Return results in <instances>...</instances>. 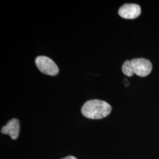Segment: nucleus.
I'll use <instances>...</instances> for the list:
<instances>
[{"label":"nucleus","mask_w":159,"mask_h":159,"mask_svg":"<svg viewBox=\"0 0 159 159\" xmlns=\"http://www.w3.org/2000/svg\"><path fill=\"white\" fill-rule=\"evenodd\" d=\"M77 159V158H75V157L74 156H67V157H64V158H63V159Z\"/></svg>","instance_id":"0eeeda50"},{"label":"nucleus","mask_w":159,"mask_h":159,"mask_svg":"<svg viewBox=\"0 0 159 159\" xmlns=\"http://www.w3.org/2000/svg\"><path fill=\"white\" fill-rule=\"evenodd\" d=\"M131 67L134 74L144 77L148 75L152 70V64L146 58H133L130 60Z\"/></svg>","instance_id":"7ed1b4c3"},{"label":"nucleus","mask_w":159,"mask_h":159,"mask_svg":"<svg viewBox=\"0 0 159 159\" xmlns=\"http://www.w3.org/2000/svg\"><path fill=\"white\" fill-rule=\"evenodd\" d=\"M118 12L123 18L134 19L141 14V8L136 4H125L120 8Z\"/></svg>","instance_id":"20e7f679"},{"label":"nucleus","mask_w":159,"mask_h":159,"mask_svg":"<svg viewBox=\"0 0 159 159\" xmlns=\"http://www.w3.org/2000/svg\"><path fill=\"white\" fill-rule=\"evenodd\" d=\"M111 106L108 102L100 100H89L81 108V113L90 119H102L106 117L111 111Z\"/></svg>","instance_id":"f257e3e1"},{"label":"nucleus","mask_w":159,"mask_h":159,"mask_svg":"<svg viewBox=\"0 0 159 159\" xmlns=\"http://www.w3.org/2000/svg\"><path fill=\"white\" fill-rule=\"evenodd\" d=\"M20 130V124L19 120L17 119H12L2 127L1 131L4 134L10 135L12 140H16L19 136Z\"/></svg>","instance_id":"39448f33"},{"label":"nucleus","mask_w":159,"mask_h":159,"mask_svg":"<svg viewBox=\"0 0 159 159\" xmlns=\"http://www.w3.org/2000/svg\"><path fill=\"white\" fill-rule=\"evenodd\" d=\"M121 70L123 74H125V75L128 77H131L134 74L131 67L130 60H127L123 63L121 67Z\"/></svg>","instance_id":"423d86ee"},{"label":"nucleus","mask_w":159,"mask_h":159,"mask_svg":"<svg viewBox=\"0 0 159 159\" xmlns=\"http://www.w3.org/2000/svg\"><path fill=\"white\" fill-rule=\"evenodd\" d=\"M37 67L43 74L54 76L59 73L57 64L50 58L44 56H38L35 60Z\"/></svg>","instance_id":"f03ea898"}]
</instances>
